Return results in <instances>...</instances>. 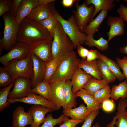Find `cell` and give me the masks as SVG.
<instances>
[{
	"label": "cell",
	"instance_id": "8",
	"mask_svg": "<svg viewBox=\"0 0 127 127\" xmlns=\"http://www.w3.org/2000/svg\"><path fill=\"white\" fill-rule=\"evenodd\" d=\"M78 2L75 3L76 9L74 11L73 15L76 23L80 31L84 33L85 28L92 20V17L95 10L93 4L88 7L85 2L81 5Z\"/></svg>",
	"mask_w": 127,
	"mask_h": 127
},
{
	"label": "cell",
	"instance_id": "6",
	"mask_svg": "<svg viewBox=\"0 0 127 127\" xmlns=\"http://www.w3.org/2000/svg\"><path fill=\"white\" fill-rule=\"evenodd\" d=\"M31 54L25 58L15 61L4 67L11 74L14 80L20 77H25L30 79L32 78L33 62Z\"/></svg>",
	"mask_w": 127,
	"mask_h": 127
},
{
	"label": "cell",
	"instance_id": "37",
	"mask_svg": "<svg viewBox=\"0 0 127 127\" xmlns=\"http://www.w3.org/2000/svg\"><path fill=\"white\" fill-rule=\"evenodd\" d=\"M111 89L109 85L102 89L92 95L95 99L101 104L104 101L110 99Z\"/></svg>",
	"mask_w": 127,
	"mask_h": 127
},
{
	"label": "cell",
	"instance_id": "48",
	"mask_svg": "<svg viewBox=\"0 0 127 127\" xmlns=\"http://www.w3.org/2000/svg\"><path fill=\"white\" fill-rule=\"evenodd\" d=\"M79 0H63L61 3L65 7H69L72 6L74 3L78 2Z\"/></svg>",
	"mask_w": 127,
	"mask_h": 127
},
{
	"label": "cell",
	"instance_id": "16",
	"mask_svg": "<svg viewBox=\"0 0 127 127\" xmlns=\"http://www.w3.org/2000/svg\"><path fill=\"white\" fill-rule=\"evenodd\" d=\"M53 111L51 109L44 106L33 105L28 110L27 112L33 117V121L30 127H39L43 123L46 119V115Z\"/></svg>",
	"mask_w": 127,
	"mask_h": 127
},
{
	"label": "cell",
	"instance_id": "13",
	"mask_svg": "<svg viewBox=\"0 0 127 127\" xmlns=\"http://www.w3.org/2000/svg\"><path fill=\"white\" fill-rule=\"evenodd\" d=\"M8 102L10 104L19 102L29 104L41 105L50 109L53 111L57 110L56 107L51 102L42 96L38 95L32 91L26 97L15 99H8Z\"/></svg>",
	"mask_w": 127,
	"mask_h": 127
},
{
	"label": "cell",
	"instance_id": "2",
	"mask_svg": "<svg viewBox=\"0 0 127 127\" xmlns=\"http://www.w3.org/2000/svg\"><path fill=\"white\" fill-rule=\"evenodd\" d=\"M74 48L71 40L58 22L55 29L52 40L53 58H61L74 51Z\"/></svg>",
	"mask_w": 127,
	"mask_h": 127
},
{
	"label": "cell",
	"instance_id": "53",
	"mask_svg": "<svg viewBox=\"0 0 127 127\" xmlns=\"http://www.w3.org/2000/svg\"><path fill=\"white\" fill-rule=\"evenodd\" d=\"M124 0L127 2V0Z\"/></svg>",
	"mask_w": 127,
	"mask_h": 127
},
{
	"label": "cell",
	"instance_id": "9",
	"mask_svg": "<svg viewBox=\"0 0 127 127\" xmlns=\"http://www.w3.org/2000/svg\"><path fill=\"white\" fill-rule=\"evenodd\" d=\"M12 90L9 92L8 99H12L23 98L28 96L31 92L30 79L24 77L15 78Z\"/></svg>",
	"mask_w": 127,
	"mask_h": 127
},
{
	"label": "cell",
	"instance_id": "46",
	"mask_svg": "<svg viewBox=\"0 0 127 127\" xmlns=\"http://www.w3.org/2000/svg\"><path fill=\"white\" fill-rule=\"evenodd\" d=\"M98 51L96 50H89L86 57V60L88 61H90L97 60L99 58L98 56Z\"/></svg>",
	"mask_w": 127,
	"mask_h": 127
},
{
	"label": "cell",
	"instance_id": "38",
	"mask_svg": "<svg viewBox=\"0 0 127 127\" xmlns=\"http://www.w3.org/2000/svg\"><path fill=\"white\" fill-rule=\"evenodd\" d=\"M14 80L9 71L4 67L0 68V86L5 87L14 82Z\"/></svg>",
	"mask_w": 127,
	"mask_h": 127
},
{
	"label": "cell",
	"instance_id": "10",
	"mask_svg": "<svg viewBox=\"0 0 127 127\" xmlns=\"http://www.w3.org/2000/svg\"><path fill=\"white\" fill-rule=\"evenodd\" d=\"M66 81L61 80L50 83L52 92L51 102L57 110L63 108L65 104L64 97V85Z\"/></svg>",
	"mask_w": 127,
	"mask_h": 127
},
{
	"label": "cell",
	"instance_id": "30",
	"mask_svg": "<svg viewBox=\"0 0 127 127\" xmlns=\"http://www.w3.org/2000/svg\"><path fill=\"white\" fill-rule=\"evenodd\" d=\"M31 91L51 102L52 92L49 82L43 80L32 88Z\"/></svg>",
	"mask_w": 127,
	"mask_h": 127
},
{
	"label": "cell",
	"instance_id": "29",
	"mask_svg": "<svg viewBox=\"0 0 127 127\" xmlns=\"http://www.w3.org/2000/svg\"><path fill=\"white\" fill-rule=\"evenodd\" d=\"M97 60L98 66L102 79L107 81L109 84L115 82L116 78L108 65L100 58L99 57Z\"/></svg>",
	"mask_w": 127,
	"mask_h": 127
},
{
	"label": "cell",
	"instance_id": "15",
	"mask_svg": "<svg viewBox=\"0 0 127 127\" xmlns=\"http://www.w3.org/2000/svg\"><path fill=\"white\" fill-rule=\"evenodd\" d=\"M33 121L32 116L25 111L22 106H18L13 112L12 127H25L28 125H31Z\"/></svg>",
	"mask_w": 127,
	"mask_h": 127
},
{
	"label": "cell",
	"instance_id": "31",
	"mask_svg": "<svg viewBox=\"0 0 127 127\" xmlns=\"http://www.w3.org/2000/svg\"><path fill=\"white\" fill-rule=\"evenodd\" d=\"M98 56L99 58L103 60L107 64L118 80L121 81L125 79V78L121 71L120 68L117 63L104 55L101 54L99 51Z\"/></svg>",
	"mask_w": 127,
	"mask_h": 127
},
{
	"label": "cell",
	"instance_id": "24",
	"mask_svg": "<svg viewBox=\"0 0 127 127\" xmlns=\"http://www.w3.org/2000/svg\"><path fill=\"white\" fill-rule=\"evenodd\" d=\"M108 11L103 10L98 16L92 20L88 24L84 31V33L87 35L94 36L98 31V29L107 15Z\"/></svg>",
	"mask_w": 127,
	"mask_h": 127
},
{
	"label": "cell",
	"instance_id": "39",
	"mask_svg": "<svg viewBox=\"0 0 127 127\" xmlns=\"http://www.w3.org/2000/svg\"><path fill=\"white\" fill-rule=\"evenodd\" d=\"M99 113V110L91 112L84 120L81 127H92L93 122Z\"/></svg>",
	"mask_w": 127,
	"mask_h": 127
},
{
	"label": "cell",
	"instance_id": "14",
	"mask_svg": "<svg viewBox=\"0 0 127 127\" xmlns=\"http://www.w3.org/2000/svg\"><path fill=\"white\" fill-rule=\"evenodd\" d=\"M53 40H45L32 47L31 53L47 63L53 59L52 45Z\"/></svg>",
	"mask_w": 127,
	"mask_h": 127
},
{
	"label": "cell",
	"instance_id": "19",
	"mask_svg": "<svg viewBox=\"0 0 127 127\" xmlns=\"http://www.w3.org/2000/svg\"><path fill=\"white\" fill-rule=\"evenodd\" d=\"M41 4V0H22L15 17L16 21L20 24L34 8Z\"/></svg>",
	"mask_w": 127,
	"mask_h": 127
},
{
	"label": "cell",
	"instance_id": "27",
	"mask_svg": "<svg viewBox=\"0 0 127 127\" xmlns=\"http://www.w3.org/2000/svg\"><path fill=\"white\" fill-rule=\"evenodd\" d=\"M111 100L117 102L120 98L125 100L127 98V82L126 80L118 85L112 86L111 97Z\"/></svg>",
	"mask_w": 127,
	"mask_h": 127
},
{
	"label": "cell",
	"instance_id": "40",
	"mask_svg": "<svg viewBox=\"0 0 127 127\" xmlns=\"http://www.w3.org/2000/svg\"><path fill=\"white\" fill-rule=\"evenodd\" d=\"M12 1L11 0H0V16L9 12Z\"/></svg>",
	"mask_w": 127,
	"mask_h": 127
},
{
	"label": "cell",
	"instance_id": "33",
	"mask_svg": "<svg viewBox=\"0 0 127 127\" xmlns=\"http://www.w3.org/2000/svg\"><path fill=\"white\" fill-rule=\"evenodd\" d=\"M94 36H87L85 44L89 47H95L99 50L104 51L109 49L108 44L109 41L102 37L96 40L93 38Z\"/></svg>",
	"mask_w": 127,
	"mask_h": 127
},
{
	"label": "cell",
	"instance_id": "22",
	"mask_svg": "<svg viewBox=\"0 0 127 127\" xmlns=\"http://www.w3.org/2000/svg\"><path fill=\"white\" fill-rule=\"evenodd\" d=\"M78 67L93 77L98 79H102L101 75L98 68L97 60L88 61L86 59H82L80 60Z\"/></svg>",
	"mask_w": 127,
	"mask_h": 127
},
{
	"label": "cell",
	"instance_id": "3",
	"mask_svg": "<svg viewBox=\"0 0 127 127\" xmlns=\"http://www.w3.org/2000/svg\"><path fill=\"white\" fill-rule=\"evenodd\" d=\"M4 22V28L3 37L0 40V54L3 49L10 50L16 44L17 36L20 24L16 21L15 17L9 12L3 16Z\"/></svg>",
	"mask_w": 127,
	"mask_h": 127
},
{
	"label": "cell",
	"instance_id": "23",
	"mask_svg": "<svg viewBox=\"0 0 127 127\" xmlns=\"http://www.w3.org/2000/svg\"><path fill=\"white\" fill-rule=\"evenodd\" d=\"M72 85L71 80L66 81L64 83V97L65 101V105L63 110L75 108L77 103V97L75 93H74L72 90Z\"/></svg>",
	"mask_w": 127,
	"mask_h": 127
},
{
	"label": "cell",
	"instance_id": "1",
	"mask_svg": "<svg viewBox=\"0 0 127 127\" xmlns=\"http://www.w3.org/2000/svg\"><path fill=\"white\" fill-rule=\"evenodd\" d=\"M48 39H53L39 22L26 17L21 21L17 36V42L24 43L33 47Z\"/></svg>",
	"mask_w": 127,
	"mask_h": 127
},
{
	"label": "cell",
	"instance_id": "18",
	"mask_svg": "<svg viewBox=\"0 0 127 127\" xmlns=\"http://www.w3.org/2000/svg\"><path fill=\"white\" fill-rule=\"evenodd\" d=\"M93 77L79 67L73 74L71 81L74 93L83 88Z\"/></svg>",
	"mask_w": 127,
	"mask_h": 127
},
{
	"label": "cell",
	"instance_id": "32",
	"mask_svg": "<svg viewBox=\"0 0 127 127\" xmlns=\"http://www.w3.org/2000/svg\"><path fill=\"white\" fill-rule=\"evenodd\" d=\"M63 57L59 59L53 58L46 63L43 80L49 82L57 70Z\"/></svg>",
	"mask_w": 127,
	"mask_h": 127
},
{
	"label": "cell",
	"instance_id": "49",
	"mask_svg": "<svg viewBox=\"0 0 127 127\" xmlns=\"http://www.w3.org/2000/svg\"><path fill=\"white\" fill-rule=\"evenodd\" d=\"M117 117L116 115L113 117L111 121L107 124L106 127H114Z\"/></svg>",
	"mask_w": 127,
	"mask_h": 127
},
{
	"label": "cell",
	"instance_id": "50",
	"mask_svg": "<svg viewBox=\"0 0 127 127\" xmlns=\"http://www.w3.org/2000/svg\"><path fill=\"white\" fill-rule=\"evenodd\" d=\"M120 52L126 54L127 55V46L120 47L119 49Z\"/></svg>",
	"mask_w": 127,
	"mask_h": 127
},
{
	"label": "cell",
	"instance_id": "41",
	"mask_svg": "<svg viewBox=\"0 0 127 127\" xmlns=\"http://www.w3.org/2000/svg\"><path fill=\"white\" fill-rule=\"evenodd\" d=\"M101 104V108L106 112H111L115 109V105L114 102L110 99L104 101Z\"/></svg>",
	"mask_w": 127,
	"mask_h": 127
},
{
	"label": "cell",
	"instance_id": "26",
	"mask_svg": "<svg viewBox=\"0 0 127 127\" xmlns=\"http://www.w3.org/2000/svg\"><path fill=\"white\" fill-rule=\"evenodd\" d=\"M125 100L121 99L119 103L117 116L115 125L116 127H127V111Z\"/></svg>",
	"mask_w": 127,
	"mask_h": 127
},
{
	"label": "cell",
	"instance_id": "4",
	"mask_svg": "<svg viewBox=\"0 0 127 127\" xmlns=\"http://www.w3.org/2000/svg\"><path fill=\"white\" fill-rule=\"evenodd\" d=\"M80 60L74 51L63 57L49 83L59 81L71 80L78 67Z\"/></svg>",
	"mask_w": 127,
	"mask_h": 127
},
{
	"label": "cell",
	"instance_id": "34",
	"mask_svg": "<svg viewBox=\"0 0 127 127\" xmlns=\"http://www.w3.org/2000/svg\"><path fill=\"white\" fill-rule=\"evenodd\" d=\"M54 13L48 18L39 22L47 30L53 39L55 29L59 22Z\"/></svg>",
	"mask_w": 127,
	"mask_h": 127
},
{
	"label": "cell",
	"instance_id": "43",
	"mask_svg": "<svg viewBox=\"0 0 127 127\" xmlns=\"http://www.w3.org/2000/svg\"><path fill=\"white\" fill-rule=\"evenodd\" d=\"M22 0H12L9 12L11 15L16 17L20 4Z\"/></svg>",
	"mask_w": 127,
	"mask_h": 127
},
{
	"label": "cell",
	"instance_id": "11",
	"mask_svg": "<svg viewBox=\"0 0 127 127\" xmlns=\"http://www.w3.org/2000/svg\"><path fill=\"white\" fill-rule=\"evenodd\" d=\"M56 10L54 2L45 4L40 5L34 8L26 18L39 22L49 17Z\"/></svg>",
	"mask_w": 127,
	"mask_h": 127
},
{
	"label": "cell",
	"instance_id": "7",
	"mask_svg": "<svg viewBox=\"0 0 127 127\" xmlns=\"http://www.w3.org/2000/svg\"><path fill=\"white\" fill-rule=\"evenodd\" d=\"M32 47L24 43L18 42L6 54L0 57V62L6 66L11 63L24 58L31 53Z\"/></svg>",
	"mask_w": 127,
	"mask_h": 127
},
{
	"label": "cell",
	"instance_id": "47",
	"mask_svg": "<svg viewBox=\"0 0 127 127\" xmlns=\"http://www.w3.org/2000/svg\"><path fill=\"white\" fill-rule=\"evenodd\" d=\"M77 48L78 53L82 59H86L89 50L81 46H78Z\"/></svg>",
	"mask_w": 127,
	"mask_h": 127
},
{
	"label": "cell",
	"instance_id": "25",
	"mask_svg": "<svg viewBox=\"0 0 127 127\" xmlns=\"http://www.w3.org/2000/svg\"><path fill=\"white\" fill-rule=\"evenodd\" d=\"M114 0H87L84 2L87 6L90 4L93 5L95 7L92 19L97 13L101 10H106L110 11L115 6Z\"/></svg>",
	"mask_w": 127,
	"mask_h": 127
},
{
	"label": "cell",
	"instance_id": "20",
	"mask_svg": "<svg viewBox=\"0 0 127 127\" xmlns=\"http://www.w3.org/2000/svg\"><path fill=\"white\" fill-rule=\"evenodd\" d=\"M77 97H80L86 105V107L91 112L99 110L101 108V104L97 102L93 95L82 88L75 93Z\"/></svg>",
	"mask_w": 127,
	"mask_h": 127
},
{
	"label": "cell",
	"instance_id": "36",
	"mask_svg": "<svg viewBox=\"0 0 127 127\" xmlns=\"http://www.w3.org/2000/svg\"><path fill=\"white\" fill-rule=\"evenodd\" d=\"M69 119L63 114L58 118H54L51 114L48 115L43 124L39 127H54L57 124L63 123Z\"/></svg>",
	"mask_w": 127,
	"mask_h": 127
},
{
	"label": "cell",
	"instance_id": "17",
	"mask_svg": "<svg viewBox=\"0 0 127 127\" xmlns=\"http://www.w3.org/2000/svg\"><path fill=\"white\" fill-rule=\"evenodd\" d=\"M107 24L110 27L109 32L107 33L109 41L116 36L124 34V21L121 17L109 16L108 18Z\"/></svg>",
	"mask_w": 127,
	"mask_h": 127
},
{
	"label": "cell",
	"instance_id": "44",
	"mask_svg": "<svg viewBox=\"0 0 127 127\" xmlns=\"http://www.w3.org/2000/svg\"><path fill=\"white\" fill-rule=\"evenodd\" d=\"M83 121L82 120L68 119L64 121L58 127H75L78 124Z\"/></svg>",
	"mask_w": 127,
	"mask_h": 127
},
{
	"label": "cell",
	"instance_id": "21",
	"mask_svg": "<svg viewBox=\"0 0 127 127\" xmlns=\"http://www.w3.org/2000/svg\"><path fill=\"white\" fill-rule=\"evenodd\" d=\"M91 112L83 104L77 107L63 110V111L64 115L72 119L83 121Z\"/></svg>",
	"mask_w": 127,
	"mask_h": 127
},
{
	"label": "cell",
	"instance_id": "28",
	"mask_svg": "<svg viewBox=\"0 0 127 127\" xmlns=\"http://www.w3.org/2000/svg\"><path fill=\"white\" fill-rule=\"evenodd\" d=\"M109 83L103 79L92 77L83 87L89 93L93 95L99 90L108 85Z\"/></svg>",
	"mask_w": 127,
	"mask_h": 127
},
{
	"label": "cell",
	"instance_id": "35",
	"mask_svg": "<svg viewBox=\"0 0 127 127\" xmlns=\"http://www.w3.org/2000/svg\"><path fill=\"white\" fill-rule=\"evenodd\" d=\"M14 82L0 90V111H2L10 105L8 102L10 90L13 87Z\"/></svg>",
	"mask_w": 127,
	"mask_h": 127
},
{
	"label": "cell",
	"instance_id": "5",
	"mask_svg": "<svg viewBox=\"0 0 127 127\" xmlns=\"http://www.w3.org/2000/svg\"><path fill=\"white\" fill-rule=\"evenodd\" d=\"M54 14L71 40L74 48H76L78 46L85 44L87 36L79 30L73 15L66 20L62 17L56 10Z\"/></svg>",
	"mask_w": 127,
	"mask_h": 127
},
{
	"label": "cell",
	"instance_id": "52",
	"mask_svg": "<svg viewBox=\"0 0 127 127\" xmlns=\"http://www.w3.org/2000/svg\"><path fill=\"white\" fill-rule=\"evenodd\" d=\"M126 107L127 108V98L126 99Z\"/></svg>",
	"mask_w": 127,
	"mask_h": 127
},
{
	"label": "cell",
	"instance_id": "51",
	"mask_svg": "<svg viewBox=\"0 0 127 127\" xmlns=\"http://www.w3.org/2000/svg\"><path fill=\"white\" fill-rule=\"evenodd\" d=\"M94 127H100L99 123H97L94 125Z\"/></svg>",
	"mask_w": 127,
	"mask_h": 127
},
{
	"label": "cell",
	"instance_id": "45",
	"mask_svg": "<svg viewBox=\"0 0 127 127\" xmlns=\"http://www.w3.org/2000/svg\"><path fill=\"white\" fill-rule=\"evenodd\" d=\"M117 12L119 16V17L122 18L124 21L127 22V7L124 5L121 4Z\"/></svg>",
	"mask_w": 127,
	"mask_h": 127
},
{
	"label": "cell",
	"instance_id": "42",
	"mask_svg": "<svg viewBox=\"0 0 127 127\" xmlns=\"http://www.w3.org/2000/svg\"><path fill=\"white\" fill-rule=\"evenodd\" d=\"M117 63L123 71V73L127 80V57L125 56L123 58H116Z\"/></svg>",
	"mask_w": 127,
	"mask_h": 127
},
{
	"label": "cell",
	"instance_id": "12",
	"mask_svg": "<svg viewBox=\"0 0 127 127\" xmlns=\"http://www.w3.org/2000/svg\"><path fill=\"white\" fill-rule=\"evenodd\" d=\"M31 57L33 62V69L30 80L31 87L33 88L43 80L47 63L31 53Z\"/></svg>",
	"mask_w": 127,
	"mask_h": 127
}]
</instances>
